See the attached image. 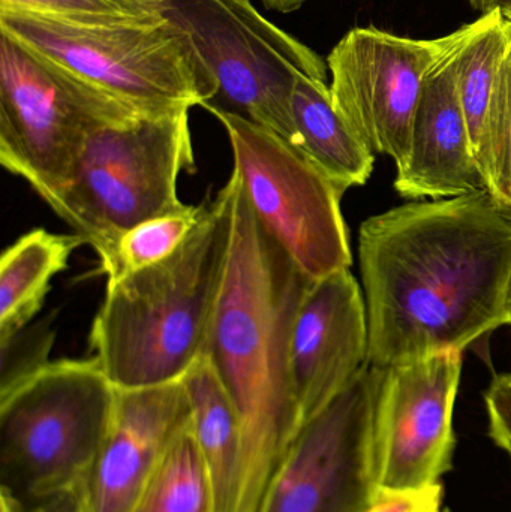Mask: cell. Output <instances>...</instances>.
<instances>
[{
	"instance_id": "2",
	"label": "cell",
	"mask_w": 511,
	"mask_h": 512,
	"mask_svg": "<svg viewBox=\"0 0 511 512\" xmlns=\"http://www.w3.org/2000/svg\"><path fill=\"white\" fill-rule=\"evenodd\" d=\"M230 254L204 355L239 417L243 480L237 512H257L279 463L302 429L290 372L297 309L314 280L267 234L236 173Z\"/></svg>"
},
{
	"instance_id": "25",
	"label": "cell",
	"mask_w": 511,
	"mask_h": 512,
	"mask_svg": "<svg viewBox=\"0 0 511 512\" xmlns=\"http://www.w3.org/2000/svg\"><path fill=\"white\" fill-rule=\"evenodd\" d=\"M489 436L511 459V373L492 379L485 394Z\"/></svg>"
},
{
	"instance_id": "29",
	"label": "cell",
	"mask_w": 511,
	"mask_h": 512,
	"mask_svg": "<svg viewBox=\"0 0 511 512\" xmlns=\"http://www.w3.org/2000/svg\"><path fill=\"white\" fill-rule=\"evenodd\" d=\"M500 6L503 9L504 15L511 21V0H503Z\"/></svg>"
},
{
	"instance_id": "1",
	"label": "cell",
	"mask_w": 511,
	"mask_h": 512,
	"mask_svg": "<svg viewBox=\"0 0 511 512\" xmlns=\"http://www.w3.org/2000/svg\"><path fill=\"white\" fill-rule=\"evenodd\" d=\"M359 258L372 366L464 351L507 324L511 215L489 192L371 216Z\"/></svg>"
},
{
	"instance_id": "11",
	"label": "cell",
	"mask_w": 511,
	"mask_h": 512,
	"mask_svg": "<svg viewBox=\"0 0 511 512\" xmlns=\"http://www.w3.org/2000/svg\"><path fill=\"white\" fill-rule=\"evenodd\" d=\"M462 360L450 349L384 369L374 421L378 498L435 486L452 469Z\"/></svg>"
},
{
	"instance_id": "4",
	"label": "cell",
	"mask_w": 511,
	"mask_h": 512,
	"mask_svg": "<svg viewBox=\"0 0 511 512\" xmlns=\"http://www.w3.org/2000/svg\"><path fill=\"white\" fill-rule=\"evenodd\" d=\"M116 400L95 357L50 361L0 396V504L81 512Z\"/></svg>"
},
{
	"instance_id": "19",
	"label": "cell",
	"mask_w": 511,
	"mask_h": 512,
	"mask_svg": "<svg viewBox=\"0 0 511 512\" xmlns=\"http://www.w3.org/2000/svg\"><path fill=\"white\" fill-rule=\"evenodd\" d=\"M511 45V21L501 6L473 23L458 62V89L470 131L474 158L482 170L489 110L498 74ZM483 173V171H482Z\"/></svg>"
},
{
	"instance_id": "3",
	"label": "cell",
	"mask_w": 511,
	"mask_h": 512,
	"mask_svg": "<svg viewBox=\"0 0 511 512\" xmlns=\"http://www.w3.org/2000/svg\"><path fill=\"white\" fill-rule=\"evenodd\" d=\"M233 219L228 183L170 258L105 286L89 346L117 390L182 381L203 357L224 285Z\"/></svg>"
},
{
	"instance_id": "24",
	"label": "cell",
	"mask_w": 511,
	"mask_h": 512,
	"mask_svg": "<svg viewBox=\"0 0 511 512\" xmlns=\"http://www.w3.org/2000/svg\"><path fill=\"white\" fill-rule=\"evenodd\" d=\"M54 334V328L47 319L38 325H27L5 342H0V396H5L50 363Z\"/></svg>"
},
{
	"instance_id": "8",
	"label": "cell",
	"mask_w": 511,
	"mask_h": 512,
	"mask_svg": "<svg viewBox=\"0 0 511 512\" xmlns=\"http://www.w3.org/2000/svg\"><path fill=\"white\" fill-rule=\"evenodd\" d=\"M0 30L141 113L204 108L215 95L194 51L161 21L77 26L0 12Z\"/></svg>"
},
{
	"instance_id": "32",
	"label": "cell",
	"mask_w": 511,
	"mask_h": 512,
	"mask_svg": "<svg viewBox=\"0 0 511 512\" xmlns=\"http://www.w3.org/2000/svg\"><path fill=\"white\" fill-rule=\"evenodd\" d=\"M443 512H452V511H450V510H444Z\"/></svg>"
},
{
	"instance_id": "10",
	"label": "cell",
	"mask_w": 511,
	"mask_h": 512,
	"mask_svg": "<svg viewBox=\"0 0 511 512\" xmlns=\"http://www.w3.org/2000/svg\"><path fill=\"white\" fill-rule=\"evenodd\" d=\"M383 376L368 364L303 424L257 512H365L378 501L374 421Z\"/></svg>"
},
{
	"instance_id": "12",
	"label": "cell",
	"mask_w": 511,
	"mask_h": 512,
	"mask_svg": "<svg viewBox=\"0 0 511 512\" xmlns=\"http://www.w3.org/2000/svg\"><path fill=\"white\" fill-rule=\"evenodd\" d=\"M453 38L455 32L438 39H413L359 27L327 57L336 110L372 152L389 156L396 168L410 152L426 74Z\"/></svg>"
},
{
	"instance_id": "16",
	"label": "cell",
	"mask_w": 511,
	"mask_h": 512,
	"mask_svg": "<svg viewBox=\"0 0 511 512\" xmlns=\"http://www.w3.org/2000/svg\"><path fill=\"white\" fill-rule=\"evenodd\" d=\"M192 409V432L206 468L212 512H237L243 480V436L233 402L207 355L182 379Z\"/></svg>"
},
{
	"instance_id": "5",
	"label": "cell",
	"mask_w": 511,
	"mask_h": 512,
	"mask_svg": "<svg viewBox=\"0 0 511 512\" xmlns=\"http://www.w3.org/2000/svg\"><path fill=\"white\" fill-rule=\"evenodd\" d=\"M161 21L191 47L215 95L210 113H231L264 126L296 147L291 98L300 74L327 83V63L263 17L249 0H116Z\"/></svg>"
},
{
	"instance_id": "7",
	"label": "cell",
	"mask_w": 511,
	"mask_h": 512,
	"mask_svg": "<svg viewBox=\"0 0 511 512\" xmlns=\"http://www.w3.org/2000/svg\"><path fill=\"white\" fill-rule=\"evenodd\" d=\"M140 114L0 30V164L48 206L90 135Z\"/></svg>"
},
{
	"instance_id": "9",
	"label": "cell",
	"mask_w": 511,
	"mask_h": 512,
	"mask_svg": "<svg viewBox=\"0 0 511 512\" xmlns=\"http://www.w3.org/2000/svg\"><path fill=\"white\" fill-rule=\"evenodd\" d=\"M255 218L311 280L353 264L342 192L284 138L245 117L213 113Z\"/></svg>"
},
{
	"instance_id": "27",
	"label": "cell",
	"mask_w": 511,
	"mask_h": 512,
	"mask_svg": "<svg viewBox=\"0 0 511 512\" xmlns=\"http://www.w3.org/2000/svg\"><path fill=\"white\" fill-rule=\"evenodd\" d=\"M267 8L287 14V12L296 11L300 6L305 5L309 0H261Z\"/></svg>"
},
{
	"instance_id": "13",
	"label": "cell",
	"mask_w": 511,
	"mask_h": 512,
	"mask_svg": "<svg viewBox=\"0 0 511 512\" xmlns=\"http://www.w3.org/2000/svg\"><path fill=\"white\" fill-rule=\"evenodd\" d=\"M368 364V312L356 277L342 268L314 280L297 309L290 342L291 381L302 423Z\"/></svg>"
},
{
	"instance_id": "23",
	"label": "cell",
	"mask_w": 511,
	"mask_h": 512,
	"mask_svg": "<svg viewBox=\"0 0 511 512\" xmlns=\"http://www.w3.org/2000/svg\"><path fill=\"white\" fill-rule=\"evenodd\" d=\"M0 12H14L77 26L156 21L128 11L116 0H0Z\"/></svg>"
},
{
	"instance_id": "22",
	"label": "cell",
	"mask_w": 511,
	"mask_h": 512,
	"mask_svg": "<svg viewBox=\"0 0 511 512\" xmlns=\"http://www.w3.org/2000/svg\"><path fill=\"white\" fill-rule=\"evenodd\" d=\"M482 171L489 194L511 215V45L489 110Z\"/></svg>"
},
{
	"instance_id": "21",
	"label": "cell",
	"mask_w": 511,
	"mask_h": 512,
	"mask_svg": "<svg viewBox=\"0 0 511 512\" xmlns=\"http://www.w3.org/2000/svg\"><path fill=\"white\" fill-rule=\"evenodd\" d=\"M131 512H212L209 480L192 421L174 442Z\"/></svg>"
},
{
	"instance_id": "15",
	"label": "cell",
	"mask_w": 511,
	"mask_h": 512,
	"mask_svg": "<svg viewBox=\"0 0 511 512\" xmlns=\"http://www.w3.org/2000/svg\"><path fill=\"white\" fill-rule=\"evenodd\" d=\"M473 23L456 30L425 81L411 129L410 152L396 168L395 189L407 200H446L489 192L474 158L458 89V62Z\"/></svg>"
},
{
	"instance_id": "26",
	"label": "cell",
	"mask_w": 511,
	"mask_h": 512,
	"mask_svg": "<svg viewBox=\"0 0 511 512\" xmlns=\"http://www.w3.org/2000/svg\"><path fill=\"white\" fill-rule=\"evenodd\" d=\"M443 486L425 487L411 492L393 493L378 498L365 512H443Z\"/></svg>"
},
{
	"instance_id": "20",
	"label": "cell",
	"mask_w": 511,
	"mask_h": 512,
	"mask_svg": "<svg viewBox=\"0 0 511 512\" xmlns=\"http://www.w3.org/2000/svg\"><path fill=\"white\" fill-rule=\"evenodd\" d=\"M203 212L204 204H186L177 212L141 222L120 234L98 254L101 273L107 277V285L170 258L197 228Z\"/></svg>"
},
{
	"instance_id": "31",
	"label": "cell",
	"mask_w": 511,
	"mask_h": 512,
	"mask_svg": "<svg viewBox=\"0 0 511 512\" xmlns=\"http://www.w3.org/2000/svg\"><path fill=\"white\" fill-rule=\"evenodd\" d=\"M0 511H2V512H17V511L11 510V508L6 507V505H3V504H0Z\"/></svg>"
},
{
	"instance_id": "17",
	"label": "cell",
	"mask_w": 511,
	"mask_h": 512,
	"mask_svg": "<svg viewBox=\"0 0 511 512\" xmlns=\"http://www.w3.org/2000/svg\"><path fill=\"white\" fill-rule=\"evenodd\" d=\"M297 149L342 192L366 185L374 152L336 110L326 81L300 74L291 98Z\"/></svg>"
},
{
	"instance_id": "28",
	"label": "cell",
	"mask_w": 511,
	"mask_h": 512,
	"mask_svg": "<svg viewBox=\"0 0 511 512\" xmlns=\"http://www.w3.org/2000/svg\"><path fill=\"white\" fill-rule=\"evenodd\" d=\"M473 8L479 9L483 14L485 12L491 11V9L498 8V6L503 3V0H470Z\"/></svg>"
},
{
	"instance_id": "18",
	"label": "cell",
	"mask_w": 511,
	"mask_h": 512,
	"mask_svg": "<svg viewBox=\"0 0 511 512\" xmlns=\"http://www.w3.org/2000/svg\"><path fill=\"white\" fill-rule=\"evenodd\" d=\"M86 245L78 234L36 228L5 249L0 258V342L30 325L72 254Z\"/></svg>"
},
{
	"instance_id": "6",
	"label": "cell",
	"mask_w": 511,
	"mask_h": 512,
	"mask_svg": "<svg viewBox=\"0 0 511 512\" xmlns=\"http://www.w3.org/2000/svg\"><path fill=\"white\" fill-rule=\"evenodd\" d=\"M194 171L189 108L140 114L90 135L50 207L99 254L129 228L183 209L177 185Z\"/></svg>"
},
{
	"instance_id": "14",
	"label": "cell",
	"mask_w": 511,
	"mask_h": 512,
	"mask_svg": "<svg viewBox=\"0 0 511 512\" xmlns=\"http://www.w3.org/2000/svg\"><path fill=\"white\" fill-rule=\"evenodd\" d=\"M182 381L117 390L116 409L81 498V512H131L191 424Z\"/></svg>"
},
{
	"instance_id": "30",
	"label": "cell",
	"mask_w": 511,
	"mask_h": 512,
	"mask_svg": "<svg viewBox=\"0 0 511 512\" xmlns=\"http://www.w3.org/2000/svg\"><path fill=\"white\" fill-rule=\"evenodd\" d=\"M507 324H511V285L509 292V301H507Z\"/></svg>"
}]
</instances>
